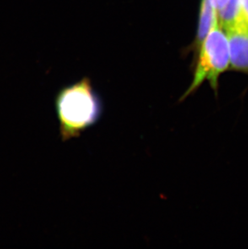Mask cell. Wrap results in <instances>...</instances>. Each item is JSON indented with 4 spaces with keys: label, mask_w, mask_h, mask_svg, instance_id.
Listing matches in <instances>:
<instances>
[{
    "label": "cell",
    "mask_w": 248,
    "mask_h": 249,
    "mask_svg": "<svg viewBox=\"0 0 248 249\" xmlns=\"http://www.w3.org/2000/svg\"><path fill=\"white\" fill-rule=\"evenodd\" d=\"M230 65L235 71L248 73V26L240 21L227 28Z\"/></svg>",
    "instance_id": "cell-3"
},
{
    "label": "cell",
    "mask_w": 248,
    "mask_h": 249,
    "mask_svg": "<svg viewBox=\"0 0 248 249\" xmlns=\"http://www.w3.org/2000/svg\"><path fill=\"white\" fill-rule=\"evenodd\" d=\"M218 23L227 30L242 21L241 0H228L223 9L218 12Z\"/></svg>",
    "instance_id": "cell-5"
},
{
    "label": "cell",
    "mask_w": 248,
    "mask_h": 249,
    "mask_svg": "<svg viewBox=\"0 0 248 249\" xmlns=\"http://www.w3.org/2000/svg\"><path fill=\"white\" fill-rule=\"evenodd\" d=\"M55 109L63 142L81 137L103 115V103L88 78L63 87L56 94Z\"/></svg>",
    "instance_id": "cell-1"
},
{
    "label": "cell",
    "mask_w": 248,
    "mask_h": 249,
    "mask_svg": "<svg viewBox=\"0 0 248 249\" xmlns=\"http://www.w3.org/2000/svg\"><path fill=\"white\" fill-rule=\"evenodd\" d=\"M218 21V13L213 0H202L197 28V44L201 45L211 31L213 24Z\"/></svg>",
    "instance_id": "cell-4"
},
{
    "label": "cell",
    "mask_w": 248,
    "mask_h": 249,
    "mask_svg": "<svg viewBox=\"0 0 248 249\" xmlns=\"http://www.w3.org/2000/svg\"><path fill=\"white\" fill-rule=\"evenodd\" d=\"M242 21L248 26V0H241Z\"/></svg>",
    "instance_id": "cell-6"
},
{
    "label": "cell",
    "mask_w": 248,
    "mask_h": 249,
    "mask_svg": "<svg viewBox=\"0 0 248 249\" xmlns=\"http://www.w3.org/2000/svg\"><path fill=\"white\" fill-rule=\"evenodd\" d=\"M230 66L229 44L227 36L218 21L213 24L203 42L201 43L194 79L187 90L182 94L180 102L192 95L205 81H208L212 89L217 93L219 76Z\"/></svg>",
    "instance_id": "cell-2"
}]
</instances>
